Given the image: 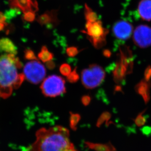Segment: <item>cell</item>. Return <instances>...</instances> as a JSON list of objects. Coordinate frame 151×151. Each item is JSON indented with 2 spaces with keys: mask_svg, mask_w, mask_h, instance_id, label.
Segmentation results:
<instances>
[{
  "mask_svg": "<svg viewBox=\"0 0 151 151\" xmlns=\"http://www.w3.org/2000/svg\"><path fill=\"white\" fill-rule=\"evenodd\" d=\"M28 151H77L70 141L69 130L61 126L40 129Z\"/></svg>",
  "mask_w": 151,
  "mask_h": 151,
  "instance_id": "1",
  "label": "cell"
},
{
  "mask_svg": "<svg viewBox=\"0 0 151 151\" xmlns=\"http://www.w3.org/2000/svg\"><path fill=\"white\" fill-rule=\"evenodd\" d=\"M21 68V63L15 54L0 56V97H9L24 81V74L19 72Z\"/></svg>",
  "mask_w": 151,
  "mask_h": 151,
  "instance_id": "2",
  "label": "cell"
},
{
  "mask_svg": "<svg viewBox=\"0 0 151 151\" xmlns=\"http://www.w3.org/2000/svg\"><path fill=\"white\" fill-rule=\"evenodd\" d=\"M83 32L87 35V38L96 49H101L106 44V36L108 30L103 27L100 20L90 23L86 22V30Z\"/></svg>",
  "mask_w": 151,
  "mask_h": 151,
  "instance_id": "3",
  "label": "cell"
},
{
  "mask_svg": "<svg viewBox=\"0 0 151 151\" xmlns=\"http://www.w3.org/2000/svg\"><path fill=\"white\" fill-rule=\"evenodd\" d=\"M105 77L103 68L97 64H92L81 72V82L86 88L93 89L100 85Z\"/></svg>",
  "mask_w": 151,
  "mask_h": 151,
  "instance_id": "4",
  "label": "cell"
},
{
  "mask_svg": "<svg viewBox=\"0 0 151 151\" xmlns=\"http://www.w3.org/2000/svg\"><path fill=\"white\" fill-rule=\"evenodd\" d=\"M40 88L45 96L56 97L65 93V81L60 76L53 75L45 79Z\"/></svg>",
  "mask_w": 151,
  "mask_h": 151,
  "instance_id": "5",
  "label": "cell"
},
{
  "mask_svg": "<svg viewBox=\"0 0 151 151\" xmlns=\"http://www.w3.org/2000/svg\"><path fill=\"white\" fill-rule=\"evenodd\" d=\"M46 71L43 65L37 60H33L27 63L23 70V74L28 81L36 84L43 81Z\"/></svg>",
  "mask_w": 151,
  "mask_h": 151,
  "instance_id": "6",
  "label": "cell"
},
{
  "mask_svg": "<svg viewBox=\"0 0 151 151\" xmlns=\"http://www.w3.org/2000/svg\"><path fill=\"white\" fill-rule=\"evenodd\" d=\"M134 40L137 46L142 48L151 45V28L146 25H140L136 28Z\"/></svg>",
  "mask_w": 151,
  "mask_h": 151,
  "instance_id": "7",
  "label": "cell"
},
{
  "mask_svg": "<svg viewBox=\"0 0 151 151\" xmlns=\"http://www.w3.org/2000/svg\"><path fill=\"white\" fill-rule=\"evenodd\" d=\"M133 26L124 20L117 22L113 27V31L117 39L125 40L130 38L133 32Z\"/></svg>",
  "mask_w": 151,
  "mask_h": 151,
  "instance_id": "8",
  "label": "cell"
},
{
  "mask_svg": "<svg viewBox=\"0 0 151 151\" xmlns=\"http://www.w3.org/2000/svg\"><path fill=\"white\" fill-rule=\"evenodd\" d=\"M37 21L41 26L56 27L59 24L57 11L56 10L47 11L37 18Z\"/></svg>",
  "mask_w": 151,
  "mask_h": 151,
  "instance_id": "9",
  "label": "cell"
},
{
  "mask_svg": "<svg viewBox=\"0 0 151 151\" xmlns=\"http://www.w3.org/2000/svg\"><path fill=\"white\" fill-rule=\"evenodd\" d=\"M138 13L143 20H151V0H142L138 5Z\"/></svg>",
  "mask_w": 151,
  "mask_h": 151,
  "instance_id": "10",
  "label": "cell"
},
{
  "mask_svg": "<svg viewBox=\"0 0 151 151\" xmlns=\"http://www.w3.org/2000/svg\"><path fill=\"white\" fill-rule=\"evenodd\" d=\"M149 82L144 79L140 82L135 87L136 92L142 96L146 103L148 102L150 100V83Z\"/></svg>",
  "mask_w": 151,
  "mask_h": 151,
  "instance_id": "11",
  "label": "cell"
},
{
  "mask_svg": "<svg viewBox=\"0 0 151 151\" xmlns=\"http://www.w3.org/2000/svg\"><path fill=\"white\" fill-rule=\"evenodd\" d=\"M86 144L90 148L97 151H115L114 147L111 144H94L86 142Z\"/></svg>",
  "mask_w": 151,
  "mask_h": 151,
  "instance_id": "12",
  "label": "cell"
},
{
  "mask_svg": "<svg viewBox=\"0 0 151 151\" xmlns=\"http://www.w3.org/2000/svg\"><path fill=\"white\" fill-rule=\"evenodd\" d=\"M0 50L12 54H15L16 53L13 44L9 40L6 39L0 40Z\"/></svg>",
  "mask_w": 151,
  "mask_h": 151,
  "instance_id": "13",
  "label": "cell"
},
{
  "mask_svg": "<svg viewBox=\"0 0 151 151\" xmlns=\"http://www.w3.org/2000/svg\"><path fill=\"white\" fill-rule=\"evenodd\" d=\"M39 58L43 62H47L52 60L54 57V54L51 52L46 46H43L41 48V51L39 53Z\"/></svg>",
  "mask_w": 151,
  "mask_h": 151,
  "instance_id": "14",
  "label": "cell"
},
{
  "mask_svg": "<svg viewBox=\"0 0 151 151\" xmlns=\"http://www.w3.org/2000/svg\"><path fill=\"white\" fill-rule=\"evenodd\" d=\"M84 16L87 21L86 22L93 23L98 20V15L97 14L93 12L87 4H85Z\"/></svg>",
  "mask_w": 151,
  "mask_h": 151,
  "instance_id": "15",
  "label": "cell"
},
{
  "mask_svg": "<svg viewBox=\"0 0 151 151\" xmlns=\"http://www.w3.org/2000/svg\"><path fill=\"white\" fill-rule=\"evenodd\" d=\"M80 116L78 114H71L70 118V126L71 128L76 130L78 122L80 121Z\"/></svg>",
  "mask_w": 151,
  "mask_h": 151,
  "instance_id": "16",
  "label": "cell"
},
{
  "mask_svg": "<svg viewBox=\"0 0 151 151\" xmlns=\"http://www.w3.org/2000/svg\"><path fill=\"white\" fill-rule=\"evenodd\" d=\"M80 76L78 73H77L76 68H75L73 71L70 73V74L67 76V80L70 83H75L78 81Z\"/></svg>",
  "mask_w": 151,
  "mask_h": 151,
  "instance_id": "17",
  "label": "cell"
},
{
  "mask_svg": "<svg viewBox=\"0 0 151 151\" xmlns=\"http://www.w3.org/2000/svg\"><path fill=\"white\" fill-rule=\"evenodd\" d=\"M60 71L63 76H67L71 72V68L68 64H63L60 66Z\"/></svg>",
  "mask_w": 151,
  "mask_h": 151,
  "instance_id": "18",
  "label": "cell"
},
{
  "mask_svg": "<svg viewBox=\"0 0 151 151\" xmlns=\"http://www.w3.org/2000/svg\"><path fill=\"white\" fill-rule=\"evenodd\" d=\"M80 50L77 47L72 46L66 49V53L69 57H74L78 54Z\"/></svg>",
  "mask_w": 151,
  "mask_h": 151,
  "instance_id": "19",
  "label": "cell"
},
{
  "mask_svg": "<svg viewBox=\"0 0 151 151\" xmlns=\"http://www.w3.org/2000/svg\"><path fill=\"white\" fill-rule=\"evenodd\" d=\"M25 57L28 60H37L34 52L30 50H27L25 52Z\"/></svg>",
  "mask_w": 151,
  "mask_h": 151,
  "instance_id": "20",
  "label": "cell"
},
{
  "mask_svg": "<svg viewBox=\"0 0 151 151\" xmlns=\"http://www.w3.org/2000/svg\"><path fill=\"white\" fill-rule=\"evenodd\" d=\"M143 112L140 114L138 115V116L136 118L135 122L138 126H141L143 125L145 123L146 120L144 116H143Z\"/></svg>",
  "mask_w": 151,
  "mask_h": 151,
  "instance_id": "21",
  "label": "cell"
},
{
  "mask_svg": "<svg viewBox=\"0 0 151 151\" xmlns=\"http://www.w3.org/2000/svg\"><path fill=\"white\" fill-rule=\"evenodd\" d=\"M110 117V116L109 113H106L103 114L101 116V117L99 118L98 121V123H97L98 125L100 126V125H101L103 122H104L105 121H106L105 120L106 119H108Z\"/></svg>",
  "mask_w": 151,
  "mask_h": 151,
  "instance_id": "22",
  "label": "cell"
},
{
  "mask_svg": "<svg viewBox=\"0 0 151 151\" xmlns=\"http://www.w3.org/2000/svg\"><path fill=\"white\" fill-rule=\"evenodd\" d=\"M25 19L29 22H33L35 19V14L34 12H26L25 15Z\"/></svg>",
  "mask_w": 151,
  "mask_h": 151,
  "instance_id": "23",
  "label": "cell"
},
{
  "mask_svg": "<svg viewBox=\"0 0 151 151\" xmlns=\"http://www.w3.org/2000/svg\"><path fill=\"white\" fill-rule=\"evenodd\" d=\"M91 101V98L89 96H83L82 99H81V102L84 105H88Z\"/></svg>",
  "mask_w": 151,
  "mask_h": 151,
  "instance_id": "24",
  "label": "cell"
},
{
  "mask_svg": "<svg viewBox=\"0 0 151 151\" xmlns=\"http://www.w3.org/2000/svg\"><path fill=\"white\" fill-rule=\"evenodd\" d=\"M151 78V68L149 67L147 68L145 73V80L147 81H150Z\"/></svg>",
  "mask_w": 151,
  "mask_h": 151,
  "instance_id": "25",
  "label": "cell"
},
{
  "mask_svg": "<svg viewBox=\"0 0 151 151\" xmlns=\"http://www.w3.org/2000/svg\"><path fill=\"white\" fill-rule=\"evenodd\" d=\"M46 63H46V66L49 69L52 70L55 67V64L53 61L51 60L50 61L47 62Z\"/></svg>",
  "mask_w": 151,
  "mask_h": 151,
  "instance_id": "26",
  "label": "cell"
},
{
  "mask_svg": "<svg viewBox=\"0 0 151 151\" xmlns=\"http://www.w3.org/2000/svg\"><path fill=\"white\" fill-rule=\"evenodd\" d=\"M111 54V51H110V50H105L103 51V55L106 57L109 58V57H110Z\"/></svg>",
  "mask_w": 151,
  "mask_h": 151,
  "instance_id": "27",
  "label": "cell"
}]
</instances>
